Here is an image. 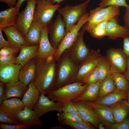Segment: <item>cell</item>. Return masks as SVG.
Instances as JSON below:
<instances>
[{
	"instance_id": "obj_1",
	"label": "cell",
	"mask_w": 129,
	"mask_h": 129,
	"mask_svg": "<svg viewBox=\"0 0 129 129\" xmlns=\"http://www.w3.org/2000/svg\"><path fill=\"white\" fill-rule=\"evenodd\" d=\"M36 73L33 80L41 93L45 95L55 89L57 79L56 61L45 58H35Z\"/></svg>"
},
{
	"instance_id": "obj_2",
	"label": "cell",
	"mask_w": 129,
	"mask_h": 129,
	"mask_svg": "<svg viewBox=\"0 0 129 129\" xmlns=\"http://www.w3.org/2000/svg\"><path fill=\"white\" fill-rule=\"evenodd\" d=\"M57 61V79L55 89L76 82L79 66V65L71 59L67 50L63 53Z\"/></svg>"
},
{
	"instance_id": "obj_3",
	"label": "cell",
	"mask_w": 129,
	"mask_h": 129,
	"mask_svg": "<svg viewBox=\"0 0 129 129\" xmlns=\"http://www.w3.org/2000/svg\"><path fill=\"white\" fill-rule=\"evenodd\" d=\"M88 85L76 81L64 85L50 92L47 94L51 99L63 105L79 97Z\"/></svg>"
},
{
	"instance_id": "obj_4",
	"label": "cell",
	"mask_w": 129,
	"mask_h": 129,
	"mask_svg": "<svg viewBox=\"0 0 129 129\" xmlns=\"http://www.w3.org/2000/svg\"><path fill=\"white\" fill-rule=\"evenodd\" d=\"M90 1V0H86L79 4L67 5L58 9L59 14L65 21L66 33L86 13V10Z\"/></svg>"
},
{
	"instance_id": "obj_5",
	"label": "cell",
	"mask_w": 129,
	"mask_h": 129,
	"mask_svg": "<svg viewBox=\"0 0 129 129\" xmlns=\"http://www.w3.org/2000/svg\"><path fill=\"white\" fill-rule=\"evenodd\" d=\"M120 13L119 7L113 6L105 8L99 6L90 10L89 13L86 30L89 33L100 22L118 16Z\"/></svg>"
},
{
	"instance_id": "obj_6",
	"label": "cell",
	"mask_w": 129,
	"mask_h": 129,
	"mask_svg": "<svg viewBox=\"0 0 129 129\" xmlns=\"http://www.w3.org/2000/svg\"><path fill=\"white\" fill-rule=\"evenodd\" d=\"M60 6L59 4H53L49 0H37L33 20L43 25H50L54 13Z\"/></svg>"
},
{
	"instance_id": "obj_7",
	"label": "cell",
	"mask_w": 129,
	"mask_h": 129,
	"mask_svg": "<svg viewBox=\"0 0 129 129\" xmlns=\"http://www.w3.org/2000/svg\"><path fill=\"white\" fill-rule=\"evenodd\" d=\"M89 15V13L86 12L79 21L66 33L54 55V59L56 61L58 60L63 53L69 49L74 42L80 30L87 22Z\"/></svg>"
},
{
	"instance_id": "obj_8",
	"label": "cell",
	"mask_w": 129,
	"mask_h": 129,
	"mask_svg": "<svg viewBox=\"0 0 129 129\" xmlns=\"http://www.w3.org/2000/svg\"><path fill=\"white\" fill-rule=\"evenodd\" d=\"M86 23L81 28L73 44L67 49L71 59L78 65L88 56L90 51L87 47L83 39L84 35L86 31Z\"/></svg>"
},
{
	"instance_id": "obj_9",
	"label": "cell",
	"mask_w": 129,
	"mask_h": 129,
	"mask_svg": "<svg viewBox=\"0 0 129 129\" xmlns=\"http://www.w3.org/2000/svg\"><path fill=\"white\" fill-rule=\"evenodd\" d=\"M24 9L19 12L16 27L24 36L34 20L37 0H27Z\"/></svg>"
},
{
	"instance_id": "obj_10",
	"label": "cell",
	"mask_w": 129,
	"mask_h": 129,
	"mask_svg": "<svg viewBox=\"0 0 129 129\" xmlns=\"http://www.w3.org/2000/svg\"><path fill=\"white\" fill-rule=\"evenodd\" d=\"M106 56L111 65V69L114 73L123 74L126 69L127 57L123 49L110 47L107 50Z\"/></svg>"
},
{
	"instance_id": "obj_11",
	"label": "cell",
	"mask_w": 129,
	"mask_h": 129,
	"mask_svg": "<svg viewBox=\"0 0 129 129\" xmlns=\"http://www.w3.org/2000/svg\"><path fill=\"white\" fill-rule=\"evenodd\" d=\"M99 49H92L88 56L79 64L76 81H80L97 65L102 56Z\"/></svg>"
},
{
	"instance_id": "obj_12",
	"label": "cell",
	"mask_w": 129,
	"mask_h": 129,
	"mask_svg": "<svg viewBox=\"0 0 129 129\" xmlns=\"http://www.w3.org/2000/svg\"><path fill=\"white\" fill-rule=\"evenodd\" d=\"M49 33L52 45L57 49L66 33L65 21L60 14L58 15L54 22L49 25Z\"/></svg>"
},
{
	"instance_id": "obj_13",
	"label": "cell",
	"mask_w": 129,
	"mask_h": 129,
	"mask_svg": "<svg viewBox=\"0 0 129 129\" xmlns=\"http://www.w3.org/2000/svg\"><path fill=\"white\" fill-rule=\"evenodd\" d=\"M62 105L60 103L51 99L42 93L39 99L33 109L40 118L46 113L52 111L61 112Z\"/></svg>"
},
{
	"instance_id": "obj_14",
	"label": "cell",
	"mask_w": 129,
	"mask_h": 129,
	"mask_svg": "<svg viewBox=\"0 0 129 129\" xmlns=\"http://www.w3.org/2000/svg\"><path fill=\"white\" fill-rule=\"evenodd\" d=\"M77 110L78 114L84 121L89 122L96 128L100 122L88 101H73Z\"/></svg>"
},
{
	"instance_id": "obj_15",
	"label": "cell",
	"mask_w": 129,
	"mask_h": 129,
	"mask_svg": "<svg viewBox=\"0 0 129 129\" xmlns=\"http://www.w3.org/2000/svg\"><path fill=\"white\" fill-rule=\"evenodd\" d=\"M49 25H43L39 43V47L36 58H45L50 55H54L57 49L54 48L48 37Z\"/></svg>"
},
{
	"instance_id": "obj_16",
	"label": "cell",
	"mask_w": 129,
	"mask_h": 129,
	"mask_svg": "<svg viewBox=\"0 0 129 129\" xmlns=\"http://www.w3.org/2000/svg\"><path fill=\"white\" fill-rule=\"evenodd\" d=\"M40 118L34 109L26 106L19 113L17 119L19 123L24 124L29 128H34L36 125L42 126L43 124Z\"/></svg>"
},
{
	"instance_id": "obj_17",
	"label": "cell",
	"mask_w": 129,
	"mask_h": 129,
	"mask_svg": "<svg viewBox=\"0 0 129 129\" xmlns=\"http://www.w3.org/2000/svg\"><path fill=\"white\" fill-rule=\"evenodd\" d=\"M118 16L113 17L108 21L106 28L107 36L114 40L119 38H123L129 34V29L126 27L119 25Z\"/></svg>"
},
{
	"instance_id": "obj_18",
	"label": "cell",
	"mask_w": 129,
	"mask_h": 129,
	"mask_svg": "<svg viewBox=\"0 0 129 129\" xmlns=\"http://www.w3.org/2000/svg\"><path fill=\"white\" fill-rule=\"evenodd\" d=\"M88 102L100 122L104 126L115 123L110 107Z\"/></svg>"
},
{
	"instance_id": "obj_19",
	"label": "cell",
	"mask_w": 129,
	"mask_h": 129,
	"mask_svg": "<svg viewBox=\"0 0 129 129\" xmlns=\"http://www.w3.org/2000/svg\"><path fill=\"white\" fill-rule=\"evenodd\" d=\"M25 106L22 101L16 97L5 99L0 105V108L9 117L17 120L19 113Z\"/></svg>"
},
{
	"instance_id": "obj_20",
	"label": "cell",
	"mask_w": 129,
	"mask_h": 129,
	"mask_svg": "<svg viewBox=\"0 0 129 129\" xmlns=\"http://www.w3.org/2000/svg\"><path fill=\"white\" fill-rule=\"evenodd\" d=\"M6 38L12 46L20 48L30 45L26 41L25 36L17 29L16 26L9 27L2 29Z\"/></svg>"
},
{
	"instance_id": "obj_21",
	"label": "cell",
	"mask_w": 129,
	"mask_h": 129,
	"mask_svg": "<svg viewBox=\"0 0 129 129\" xmlns=\"http://www.w3.org/2000/svg\"><path fill=\"white\" fill-rule=\"evenodd\" d=\"M39 47V44H30L21 48L15 64H20L22 67H23L30 61L36 57Z\"/></svg>"
},
{
	"instance_id": "obj_22",
	"label": "cell",
	"mask_w": 129,
	"mask_h": 129,
	"mask_svg": "<svg viewBox=\"0 0 129 129\" xmlns=\"http://www.w3.org/2000/svg\"><path fill=\"white\" fill-rule=\"evenodd\" d=\"M19 11L15 7L9 8L0 12V28L16 25Z\"/></svg>"
},
{
	"instance_id": "obj_23",
	"label": "cell",
	"mask_w": 129,
	"mask_h": 129,
	"mask_svg": "<svg viewBox=\"0 0 129 129\" xmlns=\"http://www.w3.org/2000/svg\"><path fill=\"white\" fill-rule=\"evenodd\" d=\"M5 100L13 97L22 98L28 88V86L19 81L5 84Z\"/></svg>"
},
{
	"instance_id": "obj_24",
	"label": "cell",
	"mask_w": 129,
	"mask_h": 129,
	"mask_svg": "<svg viewBox=\"0 0 129 129\" xmlns=\"http://www.w3.org/2000/svg\"><path fill=\"white\" fill-rule=\"evenodd\" d=\"M36 73L35 58H34L25 64L21 69L19 80L28 86L35 78Z\"/></svg>"
},
{
	"instance_id": "obj_25",
	"label": "cell",
	"mask_w": 129,
	"mask_h": 129,
	"mask_svg": "<svg viewBox=\"0 0 129 129\" xmlns=\"http://www.w3.org/2000/svg\"><path fill=\"white\" fill-rule=\"evenodd\" d=\"M127 96V92L117 89L103 97L98 98L93 102L98 104L110 106L126 99Z\"/></svg>"
},
{
	"instance_id": "obj_26",
	"label": "cell",
	"mask_w": 129,
	"mask_h": 129,
	"mask_svg": "<svg viewBox=\"0 0 129 129\" xmlns=\"http://www.w3.org/2000/svg\"><path fill=\"white\" fill-rule=\"evenodd\" d=\"M28 89L22 98V101L28 108L33 109L38 102L41 93L32 81L28 85Z\"/></svg>"
},
{
	"instance_id": "obj_27",
	"label": "cell",
	"mask_w": 129,
	"mask_h": 129,
	"mask_svg": "<svg viewBox=\"0 0 129 129\" xmlns=\"http://www.w3.org/2000/svg\"><path fill=\"white\" fill-rule=\"evenodd\" d=\"M43 25L39 22L33 20L25 36L27 42L29 44H39Z\"/></svg>"
},
{
	"instance_id": "obj_28",
	"label": "cell",
	"mask_w": 129,
	"mask_h": 129,
	"mask_svg": "<svg viewBox=\"0 0 129 129\" xmlns=\"http://www.w3.org/2000/svg\"><path fill=\"white\" fill-rule=\"evenodd\" d=\"M115 123H120L126 118L129 115V106L123 101L110 106Z\"/></svg>"
},
{
	"instance_id": "obj_29",
	"label": "cell",
	"mask_w": 129,
	"mask_h": 129,
	"mask_svg": "<svg viewBox=\"0 0 129 129\" xmlns=\"http://www.w3.org/2000/svg\"><path fill=\"white\" fill-rule=\"evenodd\" d=\"M102 81L88 85L79 97L73 101H84L93 102L99 98L100 87Z\"/></svg>"
},
{
	"instance_id": "obj_30",
	"label": "cell",
	"mask_w": 129,
	"mask_h": 129,
	"mask_svg": "<svg viewBox=\"0 0 129 129\" xmlns=\"http://www.w3.org/2000/svg\"><path fill=\"white\" fill-rule=\"evenodd\" d=\"M113 73L110 70L108 75L102 81L99 89V98L103 97L117 89L112 78Z\"/></svg>"
},
{
	"instance_id": "obj_31",
	"label": "cell",
	"mask_w": 129,
	"mask_h": 129,
	"mask_svg": "<svg viewBox=\"0 0 129 129\" xmlns=\"http://www.w3.org/2000/svg\"><path fill=\"white\" fill-rule=\"evenodd\" d=\"M112 76L117 89L122 91L127 92L129 88V82L123 74L115 72L112 74Z\"/></svg>"
},
{
	"instance_id": "obj_32",
	"label": "cell",
	"mask_w": 129,
	"mask_h": 129,
	"mask_svg": "<svg viewBox=\"0 0 129 129\" xmlns=\"http://www.w3.org/2000/svg\"><path fill=\"white\" fill-rule=\"evenodd\" d=\"M100 80L102 81L108 75L111 68V64L106 56H102L97 65Z\"/></svg>"
},
{
	"instance_id": "obj_33",
	"label": "cell",
	"mask_w": 129,
	"mask_h": 129,
	"mask_svg": "<svg viewBox=\"0 0 129 129\" xmlns=\"http://www.w3.org/2000/svg\"><path fill=\"white\" fill-rule=\"evenodd\" d=\"M2 66L10 77L12 83L19 81L20 71L22 68L19 64H14Z\"/></svg>"
},
{
	"instance_id": "obj_34",
	"label": "cell",
	"mask_w": 129,
	"mask_h": 129,
	"mask_svg": "<svg viewBox=\"0 0 129 129\" xmlns=\"http://www.w3.org/2000/svg\"><path fill=\"white\" fill-rule=\"evenodd\" d=\"M60 125H66L74 129H94L95 127L90 123L85 121H62L59 122Z\"/></svg>"
},
{
	"instance_id": "obj_35",
	"label": "cell",
	"mask_w": 129,
	"mask_h": 129,
	"mask_svg": "<svg viewBox=\"0 0 129 129\" xmlns=\"http://www.w3.org/2000/svg\"><path fill=\"white\" fill-rule=\"evenodd\" d=\"M100 80L98 72L97 66L80 82L83 84L89 85L97 82Z\"/></svg>"
},
{
	"instance_id": "obj_36",
	"label": "cell",
	"mask_w": 129,
	"mask_h": 129,
	"mask_svg": "<svg viewBox=\"0 0 129 129\" xmlns=\"http://www.w3.org/2000/svg\"><path fill=\"white\" fill-rule=\"evenodd\" d=\"M98 5L99 6L102 8L113 6L129 8V5L127 3L126 0H101Z\"/></svg>"
},
{
	"instance_id": "obj_37",
	"label": "cell",
	"mask_w": 129,
	"mask_h": 129,
	"mask_svg": "<svg viewBox=\"0 0 129 129\" xmlns=\"http://www.w3.org/2000/svg\"><path fill=\"white\" fill-rule=\"evenodd\" d=\"M59 122L67 121L75 122H82L83 120L77 115L62 112H59L57 114Z\"/></svg>"
},
{
	"instance_id": "obj_38",
	"label": "cell",
	"mask_w": 129,
	"mask_h": 129,
	"mask_svg": "<svg viewBox=\"0 0 129 129\" xmlns=\"http://www.w3.org/2000/svg\"><path fill=\"white\" fill-rule=\"evenodd\" d=\"M0 122L2 123L8 124H19L18 121L9 117L0 108Z\"/></svg>"
},
{
	"instance_id": "obj_39",
	"label": "cell",
	"mask_w": 129,
	"mask_h": 129,
	"mask_svg": "<svg viewBox=\"0 0 129 129\" xmlns=\"http://www.w3.org/2000/svg\"><path fill=\"white\" fill-rule=\"evenodd\" d=\"M105 127L108 129H129V116L120 123Z\"/></svg>"
},
{
	"instance_id": "obj_40",
	"label": "cell",
	"mask_w": 129,
	"mask_h": 129,
	"mask_svg": "<svg viewBox=\"0 0 129 129\" xmlns=\"http://www.w3.org/2000/svg\"><path fill=\"white\" fill-rule=\"evenodd\" d=\"M62 112L78 115L77 108L72 101H70L62 106Z\"/></svg>"
},
{
	"instance_id": "obj_41",
	"label": "cell",
	"mask_w": 129,
	"mask_h": 129,
	"mask_svg": "<svg viewBox=\"0 0 129 129\" xmlns=\"http://www.w3.org/2000/svg\"><path fill=\"white\" fill-rule=\"evenodd\" d=\"M89 33L93 37L98 39H101L107 36L106 29L96 27H94Z\"/></svg>"
},
{
	"instance_id": "obj_42",
	"label": "cell",
	"mask_w": 129,
	"mask_h": 129,
	"mask_svg": "<svg viewBox=\"0 0 129 129\" xmlns=\"http://www.w3.org/2000/svg\"><path fill=\"white\" fill-rule=\"evenodd\" d=\"M16 57L15 55L0 56V66L15 64Z\"/></svg>"
},
{
	"instance_id": "obj_43",
	"label": "cell",
	"mask_w": 129,
	"mask_h": 129,
	"mask_svg": "<svg viewBox=\"0 0 129 129\" xmlns=\"http://www.w3.org/2000/svg\"><path fill=\"white\" fill-rule=\"evenodd\" d=\"M20 48L10 47H6L0 49V56L15 55L20 51Z\"/></svg>"
},
{
	"instance_id": "obj_44",
	"label": "cell",
	"mask_w": 129,
	"mask_h": 129,
	"mask_svg": "<svg viewBox=\"0 0 129 129\" xmlns=\"http://www.w3.org/2000/svg\"><path fill=\"white\" fill-rule=\"evenodd\" d=\"M0 128L1 129H27L29 128L25 125L20 123L15 124L1 123Z\"/></svg>"
},
{
	"instance_id": "obj_45",
	"label": "cell",
	"mask_w": 129,
	"mask_h": 129,
	"mask_svg": "<svg viewBox=\"0 0 129 129\" xmlns=\"http://www.w3.org/2000/svg\"><path fill=\"white\" fill-rule=\"evenodd\" d=\"M0 81L5 84L12 83L10 77L2 66H0Z\"/></svg>"
},
{
	"instance_id": "obj_46",
	"label": "cell",
	"mask_w": 129,
	"mask_h": 129,
	"mask_svg": "<svg viewBox=\"0 0 129 129\" xmlns=\"http://www.w3.org/2000/svg\"><path fill=\"white\" fill-rule=\"evenodd\" d=\"M123 49L128 58H129V34L123 38Z\"/></svg>"
},
{
	"instance_id": "obj_47",
	"label": "cell",
	"mask_w": 129,
	"mask_h": 129,
	"mask_svg": "<svg viewBox=\"0 0 129 129\" xmlns=\"http://www.w3.org/2000/svg\"><path fill=\"white\" fill-rule=\"evenodd\" d=\"M2 31V29L0 28V48L6 47H13L8 40L4 38Z\"/></svg>"
},
{
	"instance_id": "obj_48",
	"label": "cell",
	"mask_w": 129,
	"mask_h": 129,
	"mask_svg": "<svg viewBox=\"0 0 129 129\" xmlns=\"http://www.w3.org/2000/svg\"><path fill=\"white\" fill-rule=\"evenodd\" d=\"M123 20L124 26L129 29V8H126Z\"/></svg>"
},
{
	"instance_id": "obj_49",
	"label": "cell",
	"mask_w": 129,
	"mask_h": 129,
	"mask_svg": "<svg viewBox=\"0 0 129 129\" xmlns=\"http://www.w3.org/2000/svg\"><path fill=\"white\" fill-rule=\"evenodd\" d=\"M4 83L0 82V105L4 100Z\"/></svg>"
},
{
	"instance_id": "obj_50",
	"label": "cell",
	"mask_w": 129,
	"mask_h": 129,
	"mask_svg": "<svg viewBox=\"0 0 129 129\" xmlns=\"http://www.w3.org/2000/svg\"><path fill=\"white\" fill-rule=\"evenodd\" d=\"M0 2L6 3L9 8L15 6L17 2L16 0H0Z\"/></svg>"
},
{
	"instance_id": "obj_51",
	"label": "cell",
	"mask_w": 129,
	"mask_h": 129,
	"mask_svg": "<svg viewBox=\"0 0 129 129\" xmlns=\"http://www.w3.org/2000/svg\"><path fill=\"white\" fill-rule=\"evenodd\" d=\"M123 74L129 82V58H127L126 68Z\"/></svg>"
},
{
	"instance_id": "obj_52",
	"label": "cell",
	"mask_w": 129,
	"mask_h": 129,
	"mask_svg": "<svg viewBox=\"0 0 129 129\" xmlns=\"http://www.w3.org/2000/svg\"><path fill=\"white\" fill-rule=\"evenodd\" d=\"M109 20H105L102 21L98 24L95 27L98 28L106 29Z\"/></svg>"
},
{
	"instance_id": "obj_53",
	"label": "cell",
	"mask_w": 129,
	"mask_h": 129,
	"mask_svg": "<svg viewBox=\"0 0 129 129\" xmlns=\"http://www.w3.org/2000/svg\"><path fill=\"white\" fill-rule=\"evenodd\" d=\"M27 0H17L16 4L15 7L19 11V9L22 3L23 2Z\"/></svg>"
},
{
	"instance_id": "obj_54",
	"label": "cell",
	"mask_w": 129,
	"mask_h": 129,
	"mask_svg": "<svg viewBox=\"0 0 129 129\" xmlns=\"http://www.w3.org/2000/svg\"><path fill=\"white\" fill-rule=\"evenodd\" d=\"M53 4H59L62 2L67 0H49Z\"/></svg>"
},
{
	"instance_id": "obj_55",
	"label": "cell",
	"mask_w": 129,
	"mask_h": 129,
	"mask_svg": "<svg viewBox=\"0 0 129 129\" xmlns=\"http://www.w3.org/2000/svg\"><path fill=\"white\" fill-rule=\"evenodd\" d=\"M50 129H66L63 127L60 126H58L55 127H53L50 128Z\"/></svg>"
},
{
	"instance_id": "obj_56",
	"label": "cell",
	"mask_w": 129,
	"mask_h": 129,
	"mask_svg": "<svg viewBox=\"0 0 129 129\" xmlns=\"http://www.w3.org/2000/svg\"><path fill=\"white\" fill-rule=\"evenodd\" d=\"M98 128L99 129H105L104 125L101 123L100 122L98 125Z\"/></svg>"
},
{
	"instance_id": "obj_57",
	"label": "cell",
	"mask_w": 129,
	"mask_h": 129,
	"mask_svg": "<svg viewBox=\"0 0 129 129\" xmlns=\"http://www.w3.org/2000/svg\"><path fill=\"white\" fill-rule=\"evenodd\" d=\"M126 100L127 102L129 103V88L127 91V96Z\"/></svg>"
},
{
	"instance_id": "obj_58",
	"label": "cell",
	"mask_w": 129,
	"mask_h": 129,
	"mask_svg": "<svg viewBox=\"0 0 129 129\" xmlns=\"http://www.w3.org/2000/svg\"><path fill=\"white\" fill-rule=\"evenodd\" d=\"M123 102L129 106V103L127 102L126 99L123 100Z\"/></svg>"
}]
</instances>
